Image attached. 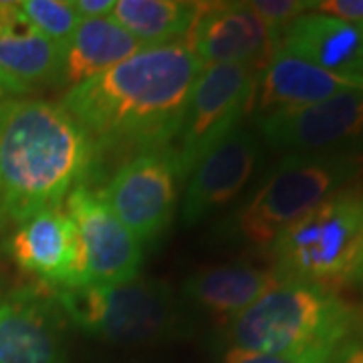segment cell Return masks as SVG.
Returning a JSON list of instances; mask_svg holds the SVG:
<instances>
[{"label":"cell","mask_w":363,"mask_h":363,"mask_svg":"<svg viewBox=\"0 0 363 363\" xmlns=\"http://www.w3.org/2000/svg\"><path fill=\"white\" fill-rule=\"evenodd\" d=\"M281 279L272 269L247 262L208 267L190 274L182 285V297L200 311L220 317L226 323L252 307Z\"/></svg>","instance_id":"cell-17"},{"label":"cell","mask_w":363,"mask_h":363,"mask_svg":"<svg viewBox=\"0 0 363 363\" xmlns=\"http://www.w3.org/2000/svg\"><path fill=\"white\" fill-rule=\"evenodd\" d=\"M353 91L363 93V77L331 73L279 49L260 69L250 109L257 116H264L277 109L327 101Z\"/></svg>","instance_id":"cell-15"},{"label":"cell","mask_w":363,"mask_h":363,"mask_svg":"<svg viewBox=\"0 0 363 363\" xmlns=\"http://www.w3.org/2000/svg\"><path fill=\"white\" fill-rule=\"evenodd\" d=\"M363 323V311L325 286L279 281L226 325L230 347L271 355L333 353Z\"/></svg>","instance_id":"cell-3"},{"label":"cell","mask_w":363,"mask_h":363,"mask_svg":"<svg viewBox=\"0 0 363 363\" xmlns=\"http://www.w3.org/2000/svg\"><path fill=\"white\" fill-rule=\"evenodd\" d=\"M55 297L81 333L107 345H157L184 327L182 301L168 283L156 279L63 289Z\"/></svg>","instance_id":"cell-6"},{"label":"cell","mask_w":363,"mask_h":363,"mask_svg":"<svg viewBox=\"0 0 363 363\" xmlns=\"http://www.w3.org/2000/svg\"><path fill=\"white\" fill-rule=\"evenodd\" d=\"M73 9L81 21H87V18H105L109 16L113 6H116V0H71Z\"/></svg>","instance_id":"cell-26"},{"label":"cell","mask_w":363,"mask_h":363,"mask_svg":"<svg viewBox=\"0 0 363 363\" xmlns=\"http://www.w3.org/2000/svg\"><path fill=\"white\" fill-rule=\"evenodd\" d=\"M33 91L25 87L23 83H18L16 79L11 75H6L2 69H0V104L6 101V99H13V97H28Z\"/></svg>","instance_id":"cell-27"},{"label":"cell","mask_w":363,"mask_h":363,"mask_svg":"<svg viewBox=\"0 0 363 363\" xmlns=\"http://www.w3.org/2000/svg\"><path fill=\"white\" fill-rule=\"evenodd\" d=\"M315 13L331 14L350 23H363V0H323L315 2Z\"/></svg>","instance_id":"cell-24"},{"label":"cell","mask_w":363,"mask_h":363,"mask_svg":"<svg viewBox=\"0 0 363 363\" xmlns=\"http://www.w3.org/2000/svg\"><path fill=\"white\" fill-rule=\"evenodd\" d=\"M143 47L142 40L117 25L111 16L81 21L75 33L63 43L59 85L67 91L73 89L79 83L125 61Z\"/></svg>","instance_id":"cell-19"},{"label":"cell","mask_w":363,"mask_h":363,"mask_svg":"<svg viewBox=\"0 0 363 363\" xmlns=\"http://www.w3.org/2000/svg\"><path fill=\"white\" fill-rule=\"evenodd\" d=\"M9 252L21 271L40 285L63 291L83 286V259L77 228L65 206L45 208L18 222Z\"/></svg>","instance_id":"cell-14"},{"label":"cell","mask_w":363,"mask_h":363,"mask_svg":"<svg viewBox=\"0 0 363 363\" xmlns=\"http://www.w3.org/2000/svg\"><path fill=\"white\" fill-rule=\"evenodd\" d=\"M331 353H309V355H271L255 353L238 347H228L222 363H329Z\"/></svg>","instance_id":"cell-23"},{"label":"cell","mask_w":363,"mask_h":363,"mask_svg":"<svg viewBox=\"0 0 363 363\" xmlns=\"http://www.w3.org/2000/svg\"><path fill=\"white\" fill-rule=\"evenodd\" d=\"M63 45L43 37L28 25L18 2H0V69L35 91L59 85Z\"/></svg>","instance_id":"cell-18"},{"label":"cell","mask_w":363,"mask_h":363,"mask_svg":"<svg viewBox=\"0 0 363 363\" xmlns=\"http://www.w3.org/2000/svg\"><path fill=\"white\" fill-rule=\"evenodd\" d=\"M63 206L77 228L83 286L113 285L140 277L143 245L107 208L97 192L79 186L67 196Z\"/></svg>","instance_id":"cell-11"},{"label":"cell","mask_w":363,"mask_h":363,"mask_svg":"<svg viewBox=\"0 0 363 363\" xmlns=\"http://www.w3.org/2000/svg\"><path fill=\"white\" fill-rule=\"evenodd\" d=\"M279 49L337 75L363 77V25L307 13L281 33Z\"/></svg>","instance_id":"cell-16"},{"label":"cell","mask_w":363,"mask_h":363,"mask_svg":"<svg viewBox=\"0 0 363 363\" xmlns=\"http://www.w3.org/2000/svg\"><path fill=\"white\" fill-rule=\"evenodd\" d=\"M200 11V2L186 0H116L111 18L145 47L186 39Z\"/></svg>","instance_id":"cell-20"},{"label":"cell","mask_w":363,"mask_h":363,"mask_svg":"<svg viewBox=\"0 0 363 363\" xmlns=\"http://www.w3.org/2000/svg\"><path fill=\"white\" fill-rule=\"evenodd\" d=\"M97 145L61 104L13 97L0 104V222L63 206L87 178Z\"/></svg>","instance_id":"cell-2"},{"label":"cell","mask_w":363,"mask_h":363,"mask_svg":"<svg viewBox=\"0 0 363 363\" xmlns=\"http://www.w3.org/2000/svg\"><path fill=\"white\" fill-rule=\"evenodd\" d=\"M255 128L262 142L286 156L363 154V93L277 109L255 117Z\"/></svg>","instance_id":"cell-8"},{"label":"cell","mask_w":363,"mask_h":363,"mask_svg":"<svg viewBox=\"0 0 363 363\" xmlns=\"http://www.w3.org/2000/svg\"><path fill=\"white\" fill-rule=\"evenodd\" d=\"M180 182L168 147H156L121 164L97 194L128 230L147 245L166 233L174 220Z\"/></svg>","instance_id":"cell-9"},{"label":"cell","mask_w":363,"mask_h":363,"mask_svg":"<svg viewBox=\"0 0 363 363\" xmlns=\"http://www.w3.org/2000/svg\"><path fill=\"white\" fill-rule=\"evenodd\" d=\"M184 45L204 67L247 65L260 71L279 51V37L248 2H200Z\"/></svg>","instance_id":"cell-12"},{"label":"cell","mask_w":363,"mask_h":363,"mask_svg":"<svg viewBox=\"0 0 363 363\" xmlns=\"http://www.w3.org/2000/svg\"><path fill=\"white\" fill-rule=\"evenodd\" d=\"M259 69L247 65H208L196 79L182 109L174 138L166 145L182 182L198 162L240 125L252 105Z\"/></svg>","instance_id":"cell-7"},{"label":"cell","mask_w":363,"mask_h":363,"mask_svg":"<svg viewBox=\"0 0 363 363\" xmlns=\"http://www.w3.org/2000/svg\"><path fill=\"white\" fill-rule=\"evenodd\" d=\"M0 224H2V222H0Z\"/></svg>","instance_id":"cell-29"},{"label":"cell","mask_w":363,"mask_h":363,"mask_svg":"<svg viewBox=\"0 0 363 363\" xmlns=\"http://www.w3.org/2000/svg\"><path fill=\"white\" fill-rule=\"evenodd\" d=\"M262 164V140L257 131L238 125L218 142L188 178L182 222L194 226L212 212L230 204Z\"/></svg>","instance_id":"cell-13"},{"label":"cell","mask_w":363,"mask_h":363,"mask_svg":"<svg viewBox=\"0 0 363 363\" xmlns=\"http://www.w3.org/2000/svg\"><path fill=\"white\" fill-rule=\"evenodd\" d=\"M281 281L339 291L363 283V190L343 188L267 248Z\"/></svg>","instance_id":"cell-5"},{"label":"cell","mask_w":363,"mask_h":363,"mask_svg":"<svg viewBox=\"0 0 363 363\" xmlns=\"http://www.w3.org/2000/svg\"><path fill=\"white\" fill-rule=\"evenodd\" d=\"M362 172V154L285 156L255 194L228 216L220 236L228 242L267 250L285 228L341 192Z\"/></svg>","instance_id":"cell-4"},{"label":"cell","mask_w":363,"mask_h":363,"mask_svg":"<svg viewBox=\"0 0 363 363\" xmlns=\"http://www.w3.org/2000/svg\"><path fill=\"white\" fill-rule=\"evenodd\" d=\"M113 363H150V362H140V359H125V362H113Z\"/></svg>","instance_id":"cell-28"},{"label":"cell","mask_w":363,"mask_h":363,"mask_svg":"<svg viewBox=\"0 0 363 363\" xmlns=\"http://www.w3.org/2000/svg\"><path fill=\"white\" fill-rule=\"evenodd\" d=\"M202 69L184 43L152 45L65 91L59 104L89 133L97 152L166 147Z\"/></svg>","instance_id":"cell-1"},{"label":"cell","mask_w":363,"mask_h":363,"mask_svg":"<svg viewBox=\"0 0 363 363\" xmlns=\"http://www.w3.org/2000/svg\"><path fill=\"white\" fill-rule=\"evenodd\" d=\"M18 9L35 30L61 45L81 23L71 0H23Z\"/></svg>","instance_id":"cell-21"},{"label":"cell","mask_w":363,"mask_h":363,"mask_svg":"<svg viewBox=\"0 0 363 363\" xmlns=\"http://www.w3.org/2000/svg\"><path fill=\"white\" fill-rule=\"evenodd\" d=\"M362 25H363V23H362Z\"/></svg>","instance_id":"cell-30"},{"label":"cell","mask_w":363,"mask_h":363,"mask_svg":"<svg viewBox=\"0 0 363 363\" xmlns=\"http://www.w3.org/2000/svg\"><path fill=\"white\" fill-rule=\"evenodd\" d=\"M0 363H67L65 313L49 286L0 289Z\"/></svg>","instance_id":"cell-10"},{"label":"cell","mask_w":363,"mask_h":363,"mask_svg":"<svg viewBox=\"0 0 363 363\" xmlns=\"http://www.w3.org/2000/svg\"><path fill=\"white\" fill-rule=\"evenodd\" d=\"M329 363H363V323L339 343Z\"/></svg>","instance_id":"cell-25"},{"label":"cell","mask_w":363,"mask_h":363,"mask_svg":"<svg viewBox=\"0 0 363 363\" xmlns=\"http://www.w3.org/2000/svg\"><path fill=\"white\" fill-rule=\"evenodd\" d=\"M248 4L279 39L293 21L315 11V0H252Z\"/></svg>","instance_id":"cell-22"}]
</instances>
